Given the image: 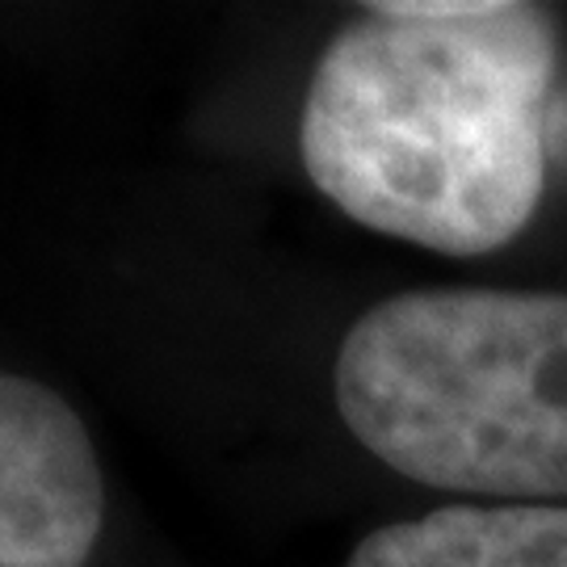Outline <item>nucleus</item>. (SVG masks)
<instances>
[{
  "mask_svg": "<svg viewBox=\"0 0 567 567\" xmlns=\"http://www.w3.org/2000/svg\"><path fill=\"white\" fill-rule=\"evenodd\" d=\"M555 72L559 30L543 4H365L307 84V177L370 231L454 257L496 252L547 185Z\"/></svg>",
  "mask_w": 567,
  "mask_h": 567,
  "instance_id": "f257e3e1",
  "label": "nucleus"
},
{
  "mask_svg": "<svg viewBox=\"0 0 567 567\" xmlns=\"http://www.w3.org/2000/svg\"><path fill=\"white\" fill-rule=\"evenodd\" d=\"M337 408L416 484L567 496V295H391L344 332Z\"/></svg>",
  "mask_w": 567,
  "mask_h": 567,
  "instance_id": "f03ea898",
  "label": "nucleus"
},
{
  "mask_svg": "<svg viewBox=\"0 0 567 567\" xmlns=\"http://www.w3.org/2000/svg\"><path fill=\"white\" fill-rule=\"evenodd\" d=\"M105 484L84 421L51 386L0 379V567H84Z\"/></svg>",
  "mask_w": 567,
  "mask_h": 567,
  "instance_id": "7ed1b4c3",
  "label": "nucleus"
},
{
  "mask_svg": "<svg viewBox=\"0 0 567 567\" xmlns=\"http://www.w3.org/2000/svg\"><path fill=\"white\" fill-rule=\"evenodd\" d=\"M349 567H567V508H437L365 534Z\"/></svg>",
  "mask_w": 567,
  "mask_h": 567,
  "instance_id": "20e7f679",
  "label": "nucleus"
}]
</instances>
